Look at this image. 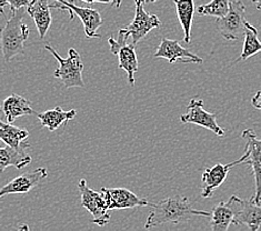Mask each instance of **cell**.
I'll return each mask as SVG.
<instances>
[{
    "label": "cell",
    "instance_id": "22",
    "mask_svg": "<svg viewBox=\"0 0 261 231\" xmlns=\"http://www.w3.org/2000/svg\"><path fill=\"white\" fill-rule=\"evenodd\" d=\"M176 4L177 15L180 24L184 31V41L190 43L191 41V27L196 12L195 0H173Z\"/></svg>",
    "mask_w": 261,
    "mask_h": 231
},
{
    "label": "cell",
    "instance_id": "2",
    "mask_svg": "<svg viewBox=\"0 0 261 231\" xmlns=\"http://www.w3.org/2000/svg\"><path fill=\"white\" fill-rule=\"evenodd\" d=\"M24 14L22 8L12 12L5 26L0 28V50L5 62L24 52V42L29 37V28L22 22Z\"/></svg>",
    "mask_w": 261,
    "mask_h": 231
},
{
    "label": "cell",
    "instance_id": "23",
    "mask_svg": "<svg viewBox=\"0 0 261 231\" xmlns=\"http://www.w3.org/2000/svg\"><path fill=\"white\" fill-rule=\"evenodd\" d=\"M259 31L258 29L252 26L250 22H246L245 27V42L244 47H242V52L239 56V58L234 62L238 61H245L248 58L252 57V56L261 53V41L258 38Z\"/></svg>",
    "mask_w": 261,
    "mask_h": 231
},
{
    "label": "cell",
    "instance_id": "8",
    "mask_svg": "<svg viewBox=\"0 0 261 231\" xmlns=\"http://www.w3.org/2000/svg\"><path fill=\"white\" fill-rule=\"evenodd\" d=\"M241 138L246 141L245 153L247 158L244 164L249 165L254 178V202L261 203V139H259L252 129L242 131Z\"/></svg>",
    "mask_w": 261,
    "mask_h": 231
},
{
    "label": "cell",
    "instance_id": "18",
    "mask_svg": "<svg viewBox=\"0 0 261 231\" xmlns=\"http://www.w3.org/2000/svg\"><path fill=\"white\" fill-rule=\"evenodd\" d=\"M32 162V157L27 153L26 148L15 149L9 146L0 147V172H4L8 167L22 169Z\"/></svg>",
    "mask_w": 261,
    "mask_h": 231
},
{
    "label": "cell",
    "instance_id": "14",
    "mask_svg": "<svg viewBox=\"0 0 261 231\" xmlns=\"http://www.w3.org/2000/svg\"><path fill=\"white\" fill-rule=\"evenodd\" d=\"M100 192L105 197L108 210L130 209L135 207H146L150 206L146 199L139 198L133 191L126 188H107L102 187Z\"/></svg>",
    "mask_w": 261,
    "mask_h": 231
},
{
    "label": "cell",
    "instance_id": "5",
    "mask_svg": "<svg viewBox=\"0 0 261 231\" xmlns=\"http://www.w3.org/2000/svg\"><path fill=\"white\" fill-rule=\"evenodd\" d=\"M246 6L241 0L230 2L228 14L222 18H217L216 26L220 35L229 41H234L245 34Z\"/></svg>",
    "mask_w": 261,
    "mask_h": 231
},
{
    "label": "cell",
    "instance_id": "30",
    "mask_svg": "<svg viewBox=\"0 0 261 231\" xmlns=\"http://www.w3.org/2000/svg\"><path fill=\"white\" fill-rule=\"evenodd\" d=\"M146 3H154V2H157V0H145Z\"/></svg>",
    "mask_w": 261,
    "mask_h": 231
},
{
    "label": "cell",
    "instance_id": "20",
    "mask_svg": "<svg viewBox=\"0 0 261 231\" xmlns=\"http://www.w3.org/2000/svg\"><path fill=\"white\" fill-rule=\"evenodd\" d=\"M76 115L77 110L71 109L69 111H65L61 109L60 106H57V107H55L54 109L41 112V114H37L36 116L38 117L42 127L48 128L50 131H55L57 130L61 124H65L67 122H69L70 120H73Z\"/></svg>",
    "mask_w": 261,
    "mask_h": 231
},
{
    "label": "cell",
    "instance_id": "15",
    "mask_svg": "<svg viewBox=\"0 0 261 231\" xmlns=\"http://www.w3.org/2000/svg\"><path fill=\"white\" fill-rule=\"evenodd\" d=\"M47 177L48 171L45 168H38L33 171L24 172L0 188V198L8 195H15V193H22V195L28 193L35 187L40 185L41 181Z\"/></svg>",
    "mask_w": 261,
    "mask_h": 231
},
{
    "label": "cell",
    "instance_id": "4",
    "mask_svg": "<svg viewBox=\"0 0 261 231\" xmlns=\"http://www.w3.org/2000/svg\"><path fill=\"white\" fill-rule=\"evenodd\" d=\"M130 35L126 28L118 33V39L109 38L108 43L110 52L116 55L119 60V68L128 74L130 86H135V73L138 71V58H137L135 45L128 43Z\"/></svg>",
    "mask_w": 261,
    "mask_h": 231
},
{
    "label": "cell",
    "instance_id": "12",
    "mask_svg": "<svg viewBox=\"0 0 261 231\" xmlns=\"http://www.w3.org/2000/svg\"><path fill=\"white\" fill-rule=\"evenodd\" d=\"M246 158H247V155L244 153L238 160L230 162V164H227V165L217 164L213 167L206 168V170H204L201 177V187H202L201 197L204 199L213 197L214 191L226 181L228 173L230 170H231V168L234 166H238L240 164H244Z\"/></svg>",
    "mask_w": 261,
    "mask_h": 231
},
{
    "label": "cell",
    "instance_id": "25",
    "mask_svg": "<svg viewBox=\"0 0 261 231\" xmlns=\"http://www.w3.org/2000/svg\"><path fill=\"white\" fill-rule=\"evenodd\" d=\"M30 0H0V12L4 14L5 6H9L11 14L21 8H27Z\"/></svg>",
    "mask_w": 261,
    "mask_h": 231
},
{
    "label": "cell",
    "instance_id": "28",
    "mask_svg": "<svg viewBox=\"0 0 261 231\" xmlns=\"http://www.w3.org/2000/svg\"><path fill=\"white\" fill-rule=\"evenodd\" d=\"M18 231H29V226L28 224H21Z\"/></svg>",
    "mask_w": 261,
    "mask_h": 231
},
{
    "label": "cell",
    "instance_id": "10",
    "mask_svg": "<svg viewBox=\"0 0 261 231\" xmlns=\"http://www.w3.org/2000/svg\"><path fill=\"white\" fill-rule=\"evenodd\" d=\"M180 121L185 124L190 123L203 127L219 137L225 136V130L217 123V115L204 109V104L201 99H191L187 106V112L180 116Z\"/></svg>",
    "mask_w": 261,
    "mask_h": 231
},
{
    "label": "cell",
    "instance_id": "13",
    "mask_svg": "<svg viewBox=\"0 0 261 231\" xmlns=\"http://www.w3.org/2000/svg\"><path fill=\"white\" fill-rule=\"evenodd\" d=\"M153 57L167 59L170 64H176L177 61H181L184 64H201L203 62L202 58L184 48L178 40H172L166 38V37L161 39Z\"/></svg>",
    "mask_w": 261,
    "mask_h": 231
},
{
    "label": "cell",
    "instance_id": "26",
    "mask_svg": "<svg viewBox=\"0 0 261 231\" xmlns=\"http://www.w3.org/2000/svg\"><path fill=\"white\" fill-rule=\"evenodd\" d=\"M70 3H73L74 0H69ZM84 3H88V4H92V3H102V4H110L111 7L114 8H119L121 6V0H82Z\"/></svg>",
    "mask_w": 261,
    "mask_h": 231
},
{
    "label": "cell",
    "instance_id": "19",
    "mask_svg": "<svg viewBox=\"0 0 261 231\" xmlns=\"http://www.w3.org/2000/svg\"><path fill=\"white\" fill-rule=\"evenodd\" d=\"M28 136V130L15 127L11 123L0 120V140L6 146H9L15 149H29L30 145L28 141H26Z\"/></svg>",
    "mask_w": 261,
    "mask_h": 231
},
{
    "label": "cell",
    "instance_id": "3",
    "mask_svg": "<svg viewBox=\"0 0 261 231\" xmlns=\"http://www.w3.org/2000/svg\"><path fill=\"white\" fill-rule=\"evenodd\" d=\"M46 50L50 53L54 57L57 59L59 62V67L54 71V77L58 78L65 88H73V87H78V88H84V79H83V70H84V65L82 58H80V55L76 49H69L68 52V57L63 58L60 57L59 54L55 50V49L46 45L45 46Z\"/></svg>",
    "mask_w": 261,
    "mask_h": 231
},
{
    "label": "cell",
    "instance_id": "9",
    "mask_svg": "<svg viewBox=\"0 0 261 231\" xmlns=\"http://www.w3.org/2000/svg\"><path fill=\"white\" fill-rule=\"evenodd\" d=\"M78 189L82 206L94 217L92 222L98 224L99 227L106 226L110 220V210L107 208L102 193L89 188L85 179H82L78 183Z\"/></svg>",
    "mask_w": 261,
    "mask_h": 231
},
{
    "label": "cell",
    "instance_id": "27",
    "mask_svg": "<svg viewBox=\"0 0 261 231\" xmlns=\"http://www.w3.org/2000/svg\"><path fill=\"white\" fill-rule=\"evenodd\" d=\"M251 105L254 108L261 110V90H259L251 99Z\"/></svg>",
    "mask_w": 261,
    "mask_h": 231
},
{
    "label": "cell",
    "instance_id": "17",
    "mask_svg": "<svg viewBox=\"0 0 261 231\" xmlns=\"http://www.w3.org/2000/svg\"><path fill=\"white\" fill-rule=\"evenodd\" d=\"M2 110L8 123H12L17 118H20L22 116L38 114L33 109L32 102L27 100L26 98L15 95V93H12L2 102Z\"/></svg>",
    "mask_w": 261,
    "mask_h": 231
},
{
    "label": "cell",
    "instance_id": "21",
    "mask_svg": "<svg viewBox=\"0 0 261 231\" xmlns=\"http://www.w3.org/2000/svg\"><path fill=\"white\" fill-rule=\"evenodd\" d=\"M234 212L230 204L220 202L210 211L211 231H228L230 224H233Z\"/></svg>",
    "mask_w": 261,
    "mask_h": 231
},
{
    "label": "cell",
    "instance_id": "24",
    "mask_svg": "<svg viewBox=\"0 0 261 231\" xmlns=\"http://www.w3.org/2000/svg\"><path fill=\"white\" fill-rule=\"evenodd\" d=\"M229 6L230 0H211L208 4L199 6L196 11L200 16L222 18L228 14Z\"/></svg>",
    "mask_w": 261,
    "mask_h": 231
},
{
    "label": "cell",
    "instance_id": "7",
    "mask_svg": "<svg viewBox=\"0 0 261 231\" xmlns=\"http://www.w3.org/2000/svg\"><path fill=\"white\" fill-rule=\"evenodd\" d=\"M228 203L234 212V226H246L250 231H258L261 228V203L253 199H241L238 196H231Z\"/></svg>",
    "mask_w": 261,
    "mask_h": 231
},
{
    "label": "cell",
    "instance_id": "1",
    "mask_svg": "<svg viewBox=\"0 0 261 231\" xmlns=\"http://www.w3.org/2000/svg\"><path fill=\"white\" fill-rule=\"evenodd\" d=\"M152 211L149 214L145 229L150 230L164 223L187 222L191 217L202 216L210 217V212L194 208L190 200L185 196H173L166 198L158 203H150Z\"/></svg>",
    "mask_w": 261,
    "mask_h": 231
},
{
    "label": "cell",
    "instance_id": "16",
    "mask_svg": "<svg viewBox=\"0 0 261 231\" xmlns=\"http://www.w3.org/2000/svg\"><path fill=\"white\" fill-rule=\"evenodd\" d=\"M49 2L50 0H30L26 8L27 14L33 18L41 39L45 38L53 22L50 14L51 6Z\"/></svg>",
    "mask_w": 261,
    "mask_h": 231
},
{
    "label": "cell",
    "instance_id": "6",
    "mask_svg": "<svg viewBox=\"0 0 261 231\" xmlns=\"http://www.w3.org/2000/svg\"><path fill=\"white\" fill-rule=\"evenodd\" d=\"M50 6L51 8L66 10L69 12L70 20H73V14H76L84 24L87 38H100L101 37L97 33L98 29L102 24V17L98 10L79 7V6L74 5L73 3L68 2V0H53V4H50Z\"/></svg>",
    "mask_w": 261,
    "mask_h": 231
},
{
    "label": "cell",
    "instance_id": "11",
    "mask_svg": "<svg viewBox=\"0 0 261 231\" xmlns=\"http://www.w3.org/2000/svg\"><path fill=\"white\" fill-rule=\"evenodd\" d=\"M136 9L135 17L132 23L125 27L132 38L133 45H137L141 39L150 33L152 29L159 28L161 26V21L156 15L148 14L145 10V0H135Z\"/></svg>",
    "mask_w": 261,
    "mask_h": 231
},
{
    "label": "cell",
    "instance_id": "29",
    "mask_svg": "<svg viewBox=\"0 0 261 231\" xmlns=\"http://www.w3.org/2000/svg\"><path fill=\"white\" fill-rule=\"evenodd\" d=\"M251 2L256 4L257 8H258L259 10H261V0H251Z\"/></svg>",
    "mask_w": 261,
    "mask_h": 231
}]
</instances>
